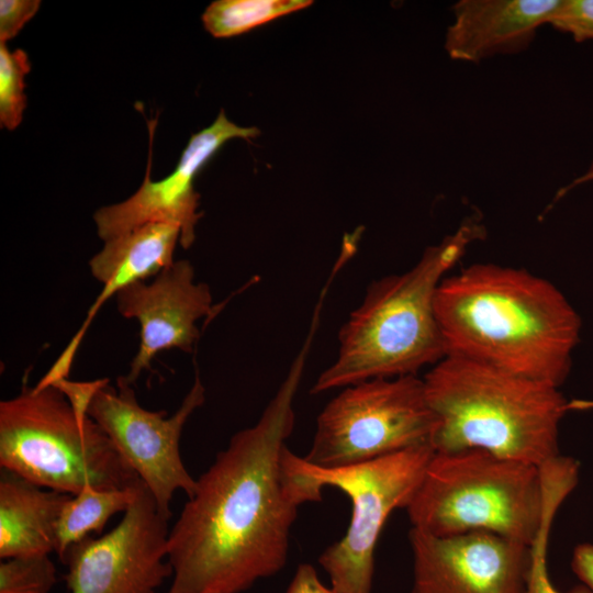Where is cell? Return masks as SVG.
Masks as SVG:
<instances>
[{
    "label": "cell",
    "mask_w": 593,
    "mask_h": 593,
    "mask_svg": "<svg viewBox=\"0 0 593 593\" xmlns=\"http://www.w3.org/2000/svg\"><path fill=\"white\" fill-rule=\"evenodd\" d=\"M260 131L232 123L221 110L216 120L193 134L182 152L176 169L159 181H152L150 155L146 176L138 190L123 202L100 208L93 220L104 242L148 223H171L180 228V245L189 248L194 242L199 193L193 179L202 166L228 139H250Z\"/></svg>",
    "instance_id": "7c38bea8"
},
{
    "label": "cell",
    "mask_w": 593,
    "mask_h": 593,
    "mask_svg": "<svg viewBox=\"0 0 593 593\" xmlns=\"http://www.w3.org/2000/svg\"><path fill=\"white\" fill-rule=\"evenodd\" d=\"M138 485L102 490L85 486L65 503L56 528V553L60 557L66 549L81 539L100 534L108 521L120 512H125L144 488Z\"/></svg>",
    "instance_id": "ac0fdd59"
},
{
    "label": "cell",
    "mask_w": 593,
    "mask_h": 593,
    "mask_svg": "<svg viewBox=\"0 0 593 593\" xmlns=\"http://www.w3.org/2000/svg\"><path fill=\"white\" fill-rule=\"evenodd\" d=\"M0 467L70 495L88 485L119 490L143 482L103 429L90 416L79 418L53 384L24 382L0 402Z\"/></svg>",
    "instance_id": "8992f818"
},
{
    "label": "cell",
    "mask_w": 593,
    "mask_h": 593,
    "mask_svg": "<svg viewBox=\"0 0 593 593\" xmlns=\"http://www.w3.org/2000/svg\"><path fill=\"white\" fill-rule=\"evenodd\" d=\"M419 446L371 461L325 469L293 454L294 466L321 488L334 486L351 502L347 532L318 557V563L339 593H371L374 551L381 530L396 508H406L434 455Z\"/></svg>",
    "instance_id": "ba28073f"
},
{
    "label": "cell",
    "mask_w": 593,
    "mask_h": 593,
    "mask_svg": "<svg viewBox=\"0 0 593 593\" xmlns=\"http://www.w3.org/2000/svg\"><path fill=\"white\" fill-rule=\"evenodd\" d=\"M108 382V378L85 382L70 381L66 378L55 382L53 385L64 393L77 416L85 419L89 417L88 409L93 396Z\"/></svg>",
    "instance_id": "cb8c5ba5"
},
{
    "label": "cell",
    "mask_w": 593,
    "mask_h": 593,
    "mask_svg": "<svg viewBox=\"0 0 593 593\" xmlns=\"http://www.w3.org/2000/svg\"><path fill=\"white\" fill-rule=\"evenodd\" d=\"M540 467L470 449L434 452L406 506L412 528L491 533L530 546L544 519Z\"/></svg>",
    "instance_id": "5b68a950"
},
{
    "label": "cell",
    "mask_w": 593,
    "mask_h": 593,
    "mask_svg": "<svg viewBox=\"0 0 593 593\" xmlns=\"http://www.w3.org/2000/svg\"><path fill=\"white\" fill-rule=\"evenodd\" d=\"M38 0L0 1V44L14 37L40 8Z\"/></svg>",
    "instance_id": "603a6c76"
},
{
    "label": "cell",
    "mask_w": 593,
    "mask_h": 593,
    "mask_svg": "<svg viewBox=\"0 0 593 593\" xmlns=\"http://www.w3.org/2000/svg\"><path fill=\"white\" fill-rule=\"evenodd\" d=\"M29 57L23 49L9 51L0 44V123L10 131L18 127L26 105L24 78L30 71Z\"/></svg>",
    "instance_id": "ffe728a7"
},
{
    "label": "cell",
    "mask_w": 593,
    "mask_h": 593,
    "mask_svg": "<svg viewBox=\"0 0 593 593\" xmlns=\"http://www.w3.org/2000/svg\"><path fill=\"white\" fill-rule=\"evenodd\" d=\"M579 462L559 455L540 467L546 490V507L541 526L530 545V558L523 593H561L552 583L547 562L548 541L555 516L579 482ZM568 593H592L577 585Z\"/></svg>",
    "instance_id": "e0dca14e"
},
{
    "label": "cell",
    "mask_w": 593,
    "mask_h": 593,
    "mask_svg": "<svg viewBox=\"0 0 593 593\" xmlns=\"http://www.w3.org/2000/svg\"><path fill=\"white\" fill-rule=\"evenodd\" d=\"M412 593H523L530 546L475 532L435 536L411 528Z\"/></svg>",
    "instance_id": "8fae6325"
},
{
    "label": "cell",
    "mask_w": 593,
    "mask_h": 593,
    "mask_svg": "<svg viewBox=\"0 0 593 593\" xmlns=\"http://www.w3.org/2000/svg\"><path fill=\"white\" fill-rule=\"evenodd\" d=\"M69 497L1 470L0 558L55 552L57 522Z\"/></svg>",
    "instance_id": "2e32d148"
},
{
    "label": "cell",
    "mask_w": 593,
    "mask_h": 593,
    "mask_svg": "<svg viewBox=\"0 0 593 593\" xmlns=\"http://www.w3.org/2000/svg\"><path fill=\"white\" fill-rule=\"evenodd\" d=\"M56 582L48 555L1 559L0 593H49Z\"/></svg>",
    "instance_id": "44dd1931"
},
{
    "label": "cell",
    "mask_w": 593,
    "mask_h": 593,
    "mask_svg": "<svg viewBox=\"0 0 593 593\" xmlns=\"http://www.w3.org/2000/svg\"><path fill=\"white\" fill-rule=\"evenodd\" d=\"M593 181V161L590 164L586 171H584L581 176L573 179L570 183L567 186L560 188V194L566 195L568 192H570L575 187L591 182ZM572 406L575 411H586V410H593V400H574L572 403Z\"/></svg>",
    "instance_id": "4316f807"
},
{
    "label": "cell",
    "mask_w": 593,
    "mask_h": 593,
    "mask_svg": "<svg viewBox=\"0 0 593 593\" xmlns=\"http://www.w3.org/2000/svg\"><path fill=\"white\" fill-rule=\"evenodd\" d=\"M484 226L467 219L428 247L407 271L369 286L338 335V354L317 378L314 394L379 378L416 376L447 356L435 314V294L447 271L481 239Z\"/></svg>",
    "instance_id": "3957f363"
},
{
    "label": "cell",
    "mask_w": 593,
    "mask_h": 593,
    "mask_svg": "<svg viewBox=\"0 0 593 593\" xmlns=\"http://www.w3.org/2000/svg\"><path fill=\"white\" fill-rule=\"evenodd\" d=\"M124 376L116 387L109 382L93 396L88 415L103 429L114 447L152 493L160 514L169 521L170 504L177 491L188 499L197 480L186 469L180 454L183 427L205 401V389L197 374L179 409L169 417L166 411L141 406Z\"/></svg>",
    "instance_id": "9c48e42d"
},
{
    "label": "cell",
    "mask_w": 593,
    "mask_h": 593,
    "mask_svg": "<svg viewBox=\"0 0 593 593\" xmlns=\"http://www.w3.org/2000/svg\"><path fill=\"white\" fill-rule=\"evenodd\" d=\"M434 305L447 356L557 388L568 378L582 322L549 280L474 264L441 280Z\"/></svg>",
    "instance_id": "7a4b0ae2"
},
{
    "label": "cell",
    "mask_w": 593,
    "mask_h": 593,
    "mask_svg": "<svg viewBox=\"0 0 593 593\" xmlns=\"http://www.w3.org/2000/svg\"><path fill=\"white\" fill-rule=\"evenodd\" d=\"M315 331L257 423L233 435L197 480L169 530L166 593H242L278 573L299 507L323 500V488L294 466L287 447Z\"/></svg>",
    "instance_id": "6da1fadb"
},
{
    "label": "cell",
    "mask_w": 593,
    "mask_h": 593,
    "mask_svg": "<svg viewBox=\"0 0 593 593\" xmlns=\"http://www.w3.org/2000/svg\"><path fill=\"white\" fill-rule=\"evenodd\" d=\"M286 593H339L332 586L322 583L314 567L301 563L287 589Z\"/></svg>",
    "instance_id": "d4e9b609"
},
{
    "label": "cell",
    "mask_w": 593,
    "mask_h": 593,
    "mask_svg": "<svg viewBox=\"0 0 593 593\" xmlns=\"http://www.w3.org/2000/svg\"><path fill=\"white\" fill-rule=\"evenodd\" d=\"M571 568L582 584L593 593V544L584 542L574 548Z\"/></svg>",
    "instance_id": "484cf974"
},
{
    "label": "cell",
    "mask_w": 593,
    "mask_h": 593,
    "mask_svg": "<svg viewBox=\"0 0 593 593\" xmlns=\"http://www.w3.org/2000/svg\"><path fill=\"white\" fill-rule=\"evenodd\" d=\"M561 0H459L444 47L457 61L480 63L497 55H515L534 42Z\"/></svg>",
    "instance_id": "5bb4252c"
},
{
    "label": "cell",
    "mask_w": 593,
    "mask_h": 593,
    "mask_svg": "<svg viewBox=\"0 0 593 593\" xmlns=\"http://www.w3.org/2000/svg\"><path fill=\"white\" fill-rule=\"evenodd\" d=\"M168 519L144 485L120 523L88 536L59 557L70 593H156L170 577Z\"/></svg>",
    "instance_id": "30bf717a"
},
{
    "label": "cell",
    "mask_w": 593,
    "mask_h": 593,
    "mask_svg": "<svg viewBox=\"0 0 593 593\" xmlns=\"http://www.w3.org/2000/svg\"><path fill=\"white\" fill-rule=\"evenodd\" d=\"M423 382L435 452L478 449L537 467L560 455V388L450 355Z\"/></svg>",
    "instance_id": "277c9868"
},
{
    "label": "cell",
    "mask_w": 593,
    "mask_h": 593,
    "mask_svg": "<svg viewBox=\"0 0 593 593\" xmlns=\"http://www.w3.org/2000/svg\"><path fill=\"white\" fill-rule=\"evenodd\" d=\"M178 242L180 228L177 225L148 223L104 243L89 260L90 272L102 284V290L79 331L46 372V380L55 382L67 378L81 339L102 305L128 286L156 277L172 265Z\"/></svg>",
    "instance_id": "9a60e30c"
},
{
    "label": "cell",
    "mask_w": 593,
    "mask_h": 593,
    "mask_svg": "<svg viewBox=\"0 0 593 593\" xmlns=\"http://www.w3.org/2000/svg\"><path fill=\"white\" fill-rule=\"evenodd\" d=\"M311 4V0H219L206 8L202 21L213 36L230 37Z\"/></svg>",
    "instance_id": "d6986e66"
},
{
    "label": "cell",
    "mask_w": 593,
    "mask_h": 593,
    "mask_svg": "<svg viewBox=\"0 0 593 593\" xmlns=\"http://www.w3.org/2000/svg\"><path fill=\"white\" fill-rule=\"evenodd\" d=\"M547 24L577 43L593 41V0H561Z\"/></svg>",
    "instance_id": "7402d4cb"
},
{
    "label": "cell",
    "mask_w": 593,
    "mask_h": 593,
    "mask_svg": "<svg viewBox=\"0 0 593 593\" xmlns=\"http://www.w3.org/2000/svg\"><path fill=\"white\" fill-rule=\"evenodd\" d=\"M115 298L119 313L137 320L141 326L139 347L124 376L130 384L152 369L160 351L192 353L200 336L195 323L213 309L210 287L194 281V268L186 259L175 261L149 283L128 286Z\"/></svg>",
    "instance_id": "4fadbf2b"
},
{
    "label": "cell",
    "mask_w": 593,
    "mask_h": 593,
    "mask_svg": "<svg viewBox=\"0 0 593 593\" xmlns=\"http://www.w3.org/2000/svg\"><path fill=\"white\" fill-rule=\"evenodd\" d=\"M436 419L423 378H379L345 387L317 416L304 460L333 469L432 446Z\"/></svg>",
    "instance_id": "52a82bcc"
}]
</instances>
